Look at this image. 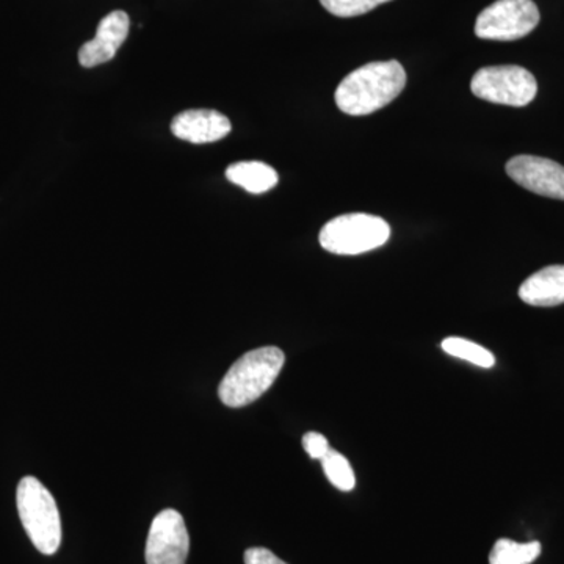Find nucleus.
I'll return each mask as SVG.
<instances>
[{
    "label": "nucleus",
    "instance_id": "obj_14",
    "mask_svg": "<svg viewBox=\"0 0 564 564\" xmlns=\"http://www.w3.org/2000/svg\"><path fill=\"white\" fill-rule=\"evenodd\" d=\"M443 350L454 358L463 359V361L473 362L475 366L491 369L496 364V358L491 351L486 350L481 345L470 343L463 337H447L441 344Z\"/></svg>",
    "mask_w": 564,
    "mask_h": 564
},
{
    "label": "nucleus",
    "instance_id": "obj_8",
    "mask_svg": "<svg viewBox=\"0 0 564 564\" xmlns=\"http://www.w3.org/2000/svg\"><path fill=\"white\" fill-rule=\"evenodd\" d=\"M505 170L525 191L564 202V166L560 163L536 155H516Z\"/></svg>",
    "mask_w": 564,
    "mask_h": 564
},
{
    "label": "nucleus",
    "instance_id": "obj_10",
    "mask_svg": "<svg viewBox=\"0 0 564 564\" xmlns=\"http://www.w3.org/2000/svg\"><path fill=\"white\" fill-rule=\"evenodd\" d=\"M232 131L231 121L217 110H185L172 122V132L180 140L193 144L220 141Z\"/></svg>",
    "mask_w": 564,
    "mask_h": 564
},
{
    "label": "nucleus",
    "instance_id": "obj_1",
    "mask_svg": "<svg viewBox=\"0 0 564 564\" xmlns=\"http://www.w3.org/2000/svg\"><path fill=\"white\" fill-rule=\"evenodd\" d=\"M404 85L406 73L399 62L367 63L340 82L334 99L344 113L364 117L389 106Z\"/></svg>",
    "mask_w": 564,
    "mask_h": 564
},
{
    "label": "nucleus",
    "instance_id": "obj_2",
    "mask_svg": "<svg viewBox=\"0 0 564 564\" xmlns=\"http://www.w3.org/2000/svg\"><path fill=\"white\" fill-rule=\"evenodd\" d=\"M284 362V352L276 347L245 352L223 377L218 397L229 408H243L256 402L272 388Z\"/></svg>",
    "mask_w": 564,
    "mask_h": 564
},
{
    "label": "nucleus",
    "instance_id": "obj_12",
    "mask_svg": "<svg viewBox=\"0 0 564 564\" xmlns=\"http://www.w3.org/2000/svg\"><path fill=\"white\" fill-rule=\"evenodd\" d=\"M226 177L234 185H239L252 195H262V193L272 191L280 181L276 170L267 163L256 161L232 163L226 170Z\"/></svg>",
    "mask_w": 564,
    "mask_h": 564
},
{
    "label": "nucleus",
    "instance_id": "obj_6",
    "mask_svg": "<svg viewBox=\"0 0 564 564\" xmlns=\"http://www.w3.org/2000/svg\"><path fill=\"white\" fill-rule=\"evenodd\" d=\"M540 18L533 0H497L478 14L475 35L492 41L521 40L536 29Z\"/></svg>",
    "mask_w": 564,
    "mask_h": 564
},
{
    "label": "nucleus",
    "instance_id": "obj_7",
    "mask_svg": "<svg viewBox=\"0 0 564 564\" xmlns=\"http://www.w3.org/2000/svg\"><path fill=\"white\" fill-rule=\"evenodd\" d=\"M191 551V536L180 511L163 510L152 521L148 533L147 564H185Z\"/></svg>",
    "mask_w": 564,
    "mask_h": 564
},
{
    "label": "nucleus",
    "instance_id": "obj_17",
    "mask_svg": "<svg viewBox=\"0 0 564 564\" xmlns=\"http://www.w3.org/2000/svg\"><path fill=\"white\" fill-rule=\"evenodd\" d=\"M303 447L306 454L313 459L325 458L326 454L332 451L328 440L321 433L310 432L303 436Z\"/></svg>",
    "mask_w": 564,
    "mask_h": 564
},
{
    "label": "nucleus",
    "instance_id": "obj_16",
    "mask_svg": "<svg viewBox=\"0 0 564 564\" xmlns=\"http://www.w3.org/2000/svg\"><path fill=\"white\" fill-rule=\"evenodd\" d=\"M386 2L391 0H321L323 9L339 18L361 17Z\"/></svg>",
    "mask_w": 564,
    "mask_h": 564
},
{
    "label": "nucleus",
    "instance_id": "obj_15",
    "mask_svg": "<svg viewBox=\"0 0 564 564\" xmlns=\"http://www.w3.org/2000/svg\"><path fill=\"white\" fill-rule=\"evenodd\" d=\"M322 467L329 484L336 486L340 491L348 492L355 488L356 477L355 473H352L351 464L339 452L332 448L325 458L322 459Z\"/></svg>",
    "mask_w": 564,
    "mask_h": 564
},
{
    "label": "nucleus",
    "instance_id": "obj_4",
    "mask_svg": "<svg viewBox=\"0 0 564 564\" xmlns=\"http://www.w3.org/2000/svg\"><path fill=\"white\" fill-rule=\"evenodd\" d=\"M391 226L377 215L345 214L323 226L318 242L323 250L339 256H356L388 243Z\"/></svg>",
    "mask_w": 564,
    "mask_h": 564
},
{
    "label": "nucleus",
    "instance_id": "obj_18",
    "mask_svg": "<svg viewBox=\"0 0 564 564\" xmlns=\"http://www.w3.org/2000/svg\"><path fill=\"white\" fill-rule=\"evenodd\" d=\"M245 564H288L278 558L269 549L252 547L245 552Z\"/></svg>",
    "mask_w": 564,
    "mask_h": 564
},
{
    "label": "nucleus",
    "instance_id": "obj_3",
    "mask_svg": "<svg viewBox=\"0 0 564 564\" xmlns=\"http://www.w3.org/2000/svg\"><path fill=\"white\" fill-rule=\"evenodd\" d=\"M17 507L32 544L41 554L54 555L62 544V519L50 489L39 478H22L17 489Z\"/></svg>",
    "mask_w": 564,
    "mask_h": 564
},
{
    "label": "nucleus",
    "instance_id": "obj_9",
    "mask_svg": "<svg viewBox=\"0 0 564 564\" xmlns=\"http://www.w3.org/2000/svg\"><path fill=\"white\" fill-rule=\"evenodd\" d=\"M129 29H131V20L128 13L121 10L111 11L99 22L95 39L80 47V65L84 68H95L110 62L128 39Z\"/></svg>",
    "mask_w": 564,
    "mask_h": 564
},
{
    "label": "nucleus",
    "instance_id": "obj_11",
    "mask_svg": "<svg viewBox=\"0 0 564 564\" xmlns=\"http://www.w3.org/2000/svg\"><path fill=\"white\" fill-rule=\"evenodd\" d=\"M519 299L536 307L564 303V265H549L527 278L519 288Z\"/></svg>",
    "mask_w": 564,
    "mask_h": 564
},
{
    "label": "nucleus",
    "instance_id": "obj_5",
    "mask_svg": "<svg viewBox=\"0 0 564 564\" xmlns=\"http://www.w3.org/2000/svg\"><path fill=\"white\" fill-rule=\"evenodd\" d=\"M470 90L484 101L525 107L536 96L538 84L533 74L522 66H488L474 74Z\"/></svg>",
    "mask_w": 564,
    "mask_h": 564
},
{
    "label": "nucleus",
    "instance_id": "obj_13",
    "mask_svg": "<svg viewBox=\"0 0 564 564\" xmlns=\"http://www.w3.org/2000/svg\"><path fill=\"white\" fill-rule=\"evenodd\" d=\"M540 555L541 544L538 541L514 543L502 538L494 544L489 554V564H532Z\"/></svg>",
    "mask_w": 564,
    "mask_h": 564
}]
</instances>
